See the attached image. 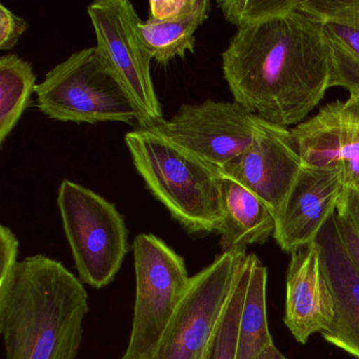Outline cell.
I'll return each instance as SVG.
<instances>
[{"mask_svg":"<svg viewBox=\"0 0 359 359\" xmlns=\"http://www.w3.org/2000/svg\"><path fill=\"white\" fill-rule=\"evenodd\" d=\"M234 102L281 127L304 123L332 83L320 20L302 9L238 29L222 53Z\"/></svg>","mask_w":359,"mask_h":359,"instance_id":"obj_1","label":"cell"},{"mask_svg":"<svg viewBox=\"0 0 359 359\" xmlns=\"http://www.w3.org/2000/svg\"><path fill=\"white\" fill-rule=\"evenodd\" d=\"M83 283L62 262L29 256L0 280L6 359H76L89 312Z\"/></svg>","mask_w":359,"mask_h":359,"instance_id":"obj_2","label":"cell"},{"mask_svg":"<svg viewBox=\"0 0 359 359\" xmlns=\"http://www.w3.org/2000/svg\"><path fill=\"white\" fill-rule=\"evenodd\" d=\"M134 167L151 194L191 237L217 233L222 219V173L153 130L125 136Z\"/></svg>","mask_w":359,"mask_h":359,"instance_id":"obj_3","label":"cell"},{"mask_svg":"<svg viewBox=\"0 0 359 359\" xmlns=\"http://www.w3.org/2000/svg\"><path fill=\"white\" fill-rule=\"evenodd\" d=\"M247 248L218 254L191 277L150 359H208L247 264Z\"/></svg>","mask_w":359,"mask_h":359,"instance_id":"obj_4","label":"cell"},{"mask_svg":"<svg viewBox=\"0 0 359 359\" xmlns=\"http://www.w3.org/2000/svg\"><path fill=\"white\" fill-rule=\"evenodd\" d=\"M57 205L79 280L95 290L108 287L130 251L125 218L114 203L68 180L60 184Z\"/></svg>","mask_w":359,"mask_h":359,"instance_id":"obj_5","label":"cell"},{"mask_svg":"<svg viewBox=\"0 0 359 359\" xmlns=\"http://www.w3.org/2000/svg\"><path fill=\"white\" fill-rule=\"evenodd\" d=\"M35 93L37 108L53 121L137 123L133 104L102 64L96 47L79 50L54 67Z\"/></svg>","mask_w":359,"mask_h":359,"instance_id":"obj_6","label":"cell"},{"mask_svg":"<svg viewBox=\"0 0 359 359\" xmlns=\"http://www.w3.org/2000/svg\"><path fill=\"white\" fill-rule=\"evenodd\" d=\"M100 60L129 98L137 128L152 130L165 121L151 74L153 57L140 35L142 20L129 0H97L88 7Z\"/></svg>","mask_w":359,"mask_h":359,"instance_id":"obj_7","label":"cell"},{"mask_svg":"<svg viewBox=\"0 0 359 359\" xmlns=\"http://www.w3.org/2000/svg\"><path fill=\"white\" fill-rule=\"evenodd\" d=\"M136 291L129 344L121 359H150L161 342L191 277L184 257L154 234L132 245Z\"/></svg>","mask_w":359,"mask_h":359,"instance_id":"obj_8","label":"cell"},{"mask_svg":"<svg viewBox=\"0 0 359 359\" xmlns=\"http://www.w3.org/2000/svg\"><path fill=\"white\" fill-rule=\"evenodd\" d=\"M262 118L235 102L184 104L153 131L222 170L251 146Z\"/></svg>","mask_w":359,"mask_h":359,"instance_id":"obj_9","label":"cell"},{"mask_svg":"<svg viewBox=\"0 0 359 359\" xmlns=\"http://www.w3.org/2000/svg\"><path fill=\"white\" fill-rule=\"evenodd\" d=\"M302 165L291 131L262 119L250 148L220 172L259 197L276 218Z\"/></svg>","mask_w":359,"mask_h":359,"instance_id":"obj_10","label":"cell"},{"mask_svg":"<svg viewBox=\"0 0 359 359\" xmlns=\"http://www.w3.org/2000/svg\"><path fill=\"white\" fill-rule=\"evenodd\" d=\"M290 131L304 165L335 168L344 187L359 184V92L325 104Z\"/></svg>","mask_w":359,"mask_h":359,"instance_id":"obj_11","label":"cell"},{"mask_svg":"<svg viewBox=\"0 0 359 359\" xmlns=\"http://www.w3.org/2000/svg\"><path fill=\"white\" fill-rule=\"evenodd\" d=\"M344 190L341 172L335 168L304 165L279 212L275 241L292 254L316 239L337 209Z\"/></svg>","mask_w":359,"mask_h":359,"instance_id":"obj_12","label":"cell"},{"mask_svg":"<svg viewBox=\"0 0 359 359\" xmlns=\"http://www.w3.org/2000/svg\"><path fill=\"white\" fill-rule=\"evenodd\" d=\"M285 290L283 321L296 341L306 344L313 334L330 329L335 306L315 241L291 254Z\"/></svg>","mask_w":359,"mask_h":359,"instance_id":"obj_13","label":"cell"},{"mask_svg":"<svg viewBox=\"0 0 359 359\" xmlns=\"http://www.w3.org/2000/svg\"><path fill=\"white\" fill-rule=\"evenodd\" d=\"M315 243L335 306L333 323L321 335L325 341L359 359V274L340 238L336 212L325 222Z\"/></svg>","mask_w":359,"mask_h":359,"instance_id":"obj_14","label":"cell"},{"mask_svg":"<svg viewBox=\"0 0 359 359\" xmlns=\"http://www.w3.org/2000/svg\"><path fill=\"white\" fill-rule=\"evenodd\" d=\"M300 9L323 25L331 50V88L359 92V0H302Z\"/></svg>","mask_w":359,"mask_h":359,"instance_id":"obj_15","label":"cell"},{"mask_svg":"<svg viewBox=\"0 0 359 359\" xmlns=\"http://www.w3.org/2000/svg\"><path fill=\"white\" fill-rule=\"evenodd\" d=\"M222 219L217 231L222 252L262 245L274 235L276 220L270 208L243 184L222 173Z\"/></svg>","mask_w":359,"mask_h":359,"instance_id":"obj_16","label":"cell"},{"mask_svg":"<svg viewBox=\"0 0 359 359\" xmlns=\"http://www.w3.org/2000/svg\"><path fill=\"white\" fill-rule=\"evenodd\" d=\"M211 3L198 0L194 9L182 15L163 20L149 18L140 24V35L157 64L168 65L188 52L194 53L195 33L209 18Z\"/></svg>","mask_w":359,"mask_h":359,"instance_id":"obj_17","label":"cell"},{"mask_svg":"<svg viewBox=\"0 0 359 359\" xmlns=\"http://www.w3.org/2000/svg\"><path fill=\"white\" fill-rule=\"evenodd\" d=\"M266 266L252 253L249 285L239 323L235 359H257L264 351L274 346L266 313Z\"/></svg>","mask_w":359,"mask_h":359,"instance_id":"obj_18","label":"cell"},{"mask_svg":"<svg viewBox=\"0 0 359 359\" xmlns=\"http://www.w3.org/2000/svg\"><path fill=\"white\" fill-rule=\"evenodd\" d=\"M32 65L16 54L0 57V144L3 146L36 92Z\"/></svg>","mask_w":359,"mask_h":359,"instance_id":"obj_19","label":"cell"},{"mask_svg":"<svg viewBox=\"0 0 359 359\" xmlns=\"http://www.w3.org/2000/svg\"><path fill=\"white\" fill-rule=\"evenodd\" d=\"M300 3L302 0H220L217 6L226 22L238 30L295 11Z\"/></svg>","mask_w":359,"mask_h":359,"instance_id":"obj_20","label":"cell"},{"mask_svg":"<svg viewBox=\"0 0 359 359\" xmlns=\"http://www.w3.org/2000/svg\"><path fill=\"white\" fill-rule=\"evenodd\" d=\"M252 253L248 254L247 264L243 276L237 285L234 296L231 300L226 316L222 320V327L214 342L213 348L208 359H235L236 358L237 339H238L239 323L245 304V294L249 285L250 271H251Z\"/></svg>","mask_w":359,"mask_h":359,"instance_id":"obj_21","label":"cell"},{"mask_svg":"<svg viewBox=\"0 0 359 359\" xmlns=\"http://www.w3.org/2000/svg\"><path fill=\"white\" fill-rule=\"evenodd\" d=\"M29 29V22L0 4V50H11Z\"/></svg>","mask_w":359,"mask_h":359,"instance_id":"obj_22","label":"cell"},{"mask_svg":"<svg viewBox=\"0 0 359 359\" xmlns=\"http://www.w3.org/2000/svg\"><path fill=\"white\" fill-rule=\"evenodd\" d=\"M20 241L9 226H0V280L7 278L18 264Z\"/></svg>","mask_w":359,"mask_h":359,"instance_id":"obj_23","label":"cell"},{"mask_svg":"<svg viewBox=\"0 0 359 359\" xmlns=\"http://www.w3.org/2000/svg\"><path fill=\"white\" fill-rule=\"evenodd\" d=\"M197 3L198 0H151L150 18L163 20L176 18L194 9Z\"/></svg>","mask_w":359,"mask_h":359,"instance_id":"obj_24","label":"cell"},{"mask_svg":"<svg viewBox=\"0 0 359 359\" xmlns=\"http://www.w3.org/2000/svg\"><path fill=\"white\" fill-rule=\"evenodd\" d=\"M336 213L344 218L359 234V184L344 187Z\"/></svg>","mask_w":359,"mask_h":359,"instance_id":"obj_25","label":"cell"},{"mask_svg":"<svg viewBox=\"0 0 359 359\" xmlns=\"http://www.w3.org/2000/svg\"><path fill=\"white\" fill-rule=\"evenodd\" d=\"M338 232L353 266L359 274V234L344 218L336 213Z\"/></svg>","mask_w":359,"mask_h":359,"instance_id":"obj_26","label":"cell"},{"mask_svg":"<svg viewBox=\"0 0 359 359\" xmlns=\"http://www.w3.org/2000/svg\"><path fill=\"white\" fill-rule=\"evenodd\" d=\"M276 353L277 348L274 344V346H270V348L264 351V352L258 356L257 359H275V357H276Z\"/></svg>","mask_w":359,"mask_h":359,"instance_id":"obj_27","label":"cell"},{"mask_svg":"<svg viewBox=\"0 0 359 359\" xmlns=\"http://www.w3.org/2000/svg\"><path fill=\"white\" fill-rule=\"evenodd\" d=\"M275 359H287V357L285 356V355L283 354V353L279 352L278 350H277L276 353V357H275Z\"/></svg>","mask_w":359,"mask_h":359,"instance_id":"obj_28","label":"cell"}]
</instances>
